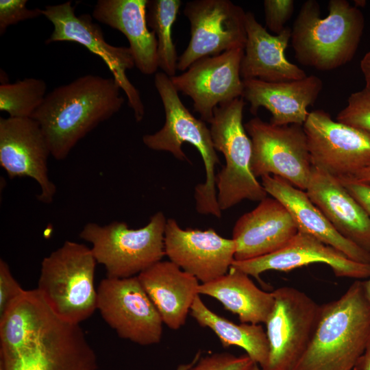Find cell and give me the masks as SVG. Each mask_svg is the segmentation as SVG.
I'll return each instance as SVG.
<instances>
[{"label": "cell", "instance_id": "cell-39", "mask_svg": "<svg viewBox=\"0 0 370 370\" xmlns=\"http://www.w3.org/2000/svg\"><path fill=\"white\" fill-rule=\"evenodd\" d=\"M350 178L358 182L370 184V164Z\"/></svg>", "mask_w": 370, "mask_h": 370}, {"label": "cell", "instance_id": "cell-21", "mask_svg": "<svg viewBox=\"0 0 370 370\" xmlns=\"http://www.w3.org/2000/svg\"><path fill=\"white\" fill-rule=\"evenodd\" d=\"M245 29L247 40L241 64L243 79L284 82L307 76L304 71L285 56V49L291 38V28L286 27L280 34L272 35L258 22L252 12H247Z\"/></svg>", "mask_w": 370, "mask_h": 370}, {"label": "cell", "instance_id": "cell-1", "mask_svg": "<svg viewBox=\"0 0 370 370\" xmlns=\"http://www.w3.org/2000/svg\"><path fill=\"white\" fill-rule=\"evenodd\" d=\"M114 77L88 74L47 94L32 116L48 143L51 155L64 160L77 143L124 103Z\"/></svg>", "mask_w": 370, "mask_h": 370}, {"label": "cell", "instance_id": "cell-28", "mask_svg": "<svg viewBox=\"0 0 370 370\" xmlns=\"http://www.w3.org/2000/svg\"><path fill=\"white\" fill-rule=\"evenodd\" d=\"M190 314L203 327L211 330L224 347L236 346L263 369L268 360L269 342L266 331L260 324H236L211 310L198 295L191 306Z\"/></svg>", "mask_w": 370, "mask_h": 370}, {"label": "cell", "instance_id": "cell-8", "mask_svg": "<svg viewBox=\"0 0 370 370\" xmlns=\"http://www.w3.org/2000/svg\"><path fill=\"white\" fill-rule=\"evenodd\" d=\"M244 126L252 143L254 175L278 176L306 191L312 164L303 125H275L255 117Z\"/></svg>", "mask_w": 370, "mask_h": 370}, {"label": "cell", "instance_id": "cell-26", "mask_svg": "<svg viewBox=\"0 0 370 370\" xmlns=\"http://www.w3.org/2000/svg\"><path fill=\"white\" fill-rule=\"evenodd\" d=\"M198 292L219 301L245 323H265L275 303L273 292L260 289L249 275L232 267L223 276L199 284Z\"/></svg>", "mask_w": 370, "mask_h": 370}, {"label": "cell", "instance_id": "cell-2", "mask_svg": "<svg viewBox=\"0 0 370 370\" xmlns=\"http://www.w3.org/2000/svg\"><path fill=\"white\" fill-rule=\"evenodd\" d=\"M370 338V301L356 280L338 299L320 305L309 345L293 370H353Z\"/></svg>", "mask_w": 370, "mask_h": 370}, {"label": "cell", "instance_id": "cell-32", "mask_svg": "<svg viewBox=\"0 0 370 370\" xmlns=\"http://www.w3.org/2000/svg\"><path fill=\"white\" fill-rule=\"evenodd\" d=\"M254 364L247 355L236 356L230 353H216L200 357L188 370H249Z\"/></svg>", "mask_w": 370, "mask_h": 370}, {"label": "cell", "instance_id": "cell-9", "mask_svg": "<svg viewBox=\"0 0 370 370\" xmlns=\"http://www.w3.org/2000/svg\"><path fill=\"white\" fill-rule=\"evenodd\" d=\"M273 293V308L264 323L269 353L262 369L293 370L309 345L320 305L293 287H281Z\"/></svg>", "mask_w": 370, "mask_h": 370}, {"label": "cell", "instance_id": "cell-11", "mask_svg": "<svg viewBox=\"0 0 370 370\" xmlns=\"http://www.w3.org/2000/svg\"><path fill=\"white\" fill-rule=\"evenodd\" d=\"M97 292V310L120 338L143 346L160 342L163 321L137 276L106 277Z\"/></svg>", "mask_w": 370, "mask_h": 370}, {"label": "cell", "instance_id": "cell-7", "mask_svg": "<svg viewBox=\"0 0 370 370\" xmlns=\"http://www.w3.org/2000/svg\"><path fill=\"white\" fill-rule=\"evenodd\" d=\"M245 102L243 97L214 108L210 133L216 151L225 164L216 175L217 201L225 210L244 199L262 201L267 196L251 169L252 143L243 123Z\"/></svg>", "mask_w": 370, "mask_h": 370}, {"label": "cell", "instance_id": "cell-36", "mask_svg": "<svg viewBox=\"0 0 370 370\" xmlns=\"http://www.w3.org/2000/svg\"><path fill=\"white\" fill-rule=\"evenodd\" d=\"M347 192L363 208L370 217V184L350 177L338 178Z\"/></svg>", "mask_w": 370, "mask_h": 370}, {"label": "cell", "instance_id": "cell-16", "mask_svg": "<svg viewBox=\"0 0 370 370\" xmlns=\"http://www.w3.org/2000/svg\"><path fill=\"white\" fill-rule=\"evenodd\" d=\"M47 139L38 123L31 118H0V165L10 179L27 177L40 187L38 199L53 201L56 193L50 180Z\"/></svg>", "mask_w": 370, "mask_h": 370}, {"label": "cell", "instance_id": "cell-10", "mask_svg": "<svg viewBox=\"0 0 370 370\" xmlns=\"http://www.w3.org/2000/svg\"><path fill=\"white\" fill-rule=\"evenodd\" d=\"M4 370H97V357L79 324L56 317L25 347L0 351Z\"/></svg>", "mask_w": 370, "mask_h": 370}, {"label": "cell", "instance_id": "cell-33", "mask_svg": "<svg viewBox=\"0 0 370 370\" xmlns=\"http://www.w3.org/2000/svg\"><path fill=\"white\" fill-rule=\"evenodd\" d=\"M27 3V0L0 1L1 35H3L10 25L42 15V9H29Z\"/></svg>", "mask_w": 370, "mask_h": 370}, {"label": "cell", "instance_id": "cell-34", "mask_svg": "<svg viewBox=\"0 0 370 370\" xmlns=\"http://www.w3.org/2000/svg\"><path fill=\"white\" fill-rule=\"evenodd\" d=\"M263 4L266 27L276 35L280 34L293 14L294 1L264 0Z\"/></svg>", "mask_w": 370, "mask_h": 370}, {"label": "cell", "instance_id": "cell-41", "mask_svg": "<svg viewBox=\"0 0 370 370\" xmlns=\"http://www.w3.org/2000/svg\"><path fill=\"white\" fill-rule=\"evenodd\" d=\"M366 296L370 301V276L368 280L363 281Z\"/></svg>", "mask_w": 370, "mask_h": 370}, {"label": "cell", "instance_id": "cell-23", "mask_svg": "<svg viewBox=\"0 0 370 370\" xmlns=\"http://www.w3.org/2000/svg\"><path fill=\"white\" fill-rule=\"evenodd\" d=\"M261 179V184L267 194L287 208L299 231L314 236L354 261L370 264V253L339 234L305 190L278 176L267 175Z\"/></svg>", "mask_w": 370, "mask_h": 370}, {"label": "cell", "instance_id": "cell-5", "mask_svg": "<svg viewBox=\"0 0 370 370\" xmlns=\"http://www.w3.org/2000/svg\"><path fill=\"white\" fill-rule=\"evenodd\" d=\"M97 263L90 248L71 241L43 258L36 288L58 318L79 324L97 310Z\"/></svg>", "mask_w": 370, "mask_h": 370}, {"label": "cell", "instance_id": "cell-42", "mask_svg": "<svg viewBox=\"0 0 370 370\" xmlns=\"http://www.w3.org/2000/svg\"><path fill=\"white\" fill-rule=\"evenodd\" d=\"M249 370H262L257 364L254 363Z\"/></svg>", "mask_w": 370, "mask_h": 370}, {"label": "cell", "instance_id": "cell-13", "mask_svg": "<svg viewBox=\"0 0 370 370\" xmlns=\"http://www.w3.org/2000/svg\"><path fill=\"white\" fill-rule=\"evenodd\" d=\"M184 14L190 25V39L178 58L177 69L185 71L199 59L245 48L246 12L230 0H194Z\"/></svg>", "mask_w": 370, "mask_h": 370}, {"label": "cell", "instance_id": "cell-18", "mask_svg": "<svg viewBox=\"0 0 370 370\" xmlns=\"http://www.w3.org/2000/svg\"><path fill=\"white\" fill-rule=\"evenodd\" d=\"M313 263L326 264L337 277L365 279L370 276V264L354 261L314 236L300 231L278 251L251 260H234L232 267L262 282L260 275L264 271H288Z\"/></svg>", "mask_w": 370, "mask_h": 370}, {"label": "cell", "instance_id": "cell-14", "mask_svg": "<svg viewBox=\"0 0 370 370\" xmlns=\"http://www.w3.org/2000/svg\"><path fill=\"white\" fill-rule=\"evenodd\" d=\"M313 166L338 177H352L370 164V136L334 121L330 114L309 112L303 125Z\"/></svg>", "mask_w": 370, "mask_h": 370}, {"label": "cell", "instance_id": "cell-25", "mask_svg": "<svg viewBox=\"0 0 370 370\" xmlns=\"http://www.w3.org/2000/svg\"><path fill=\"white\" fill-rule=\"evenodd\" d=\"M147 0H99L92 16L125 36L135 66L149 75L156 73L159 66L156 36L147 22Z\"/></svg>", "mask_w": 370, "mask_h": 370}, {"label": "cell", "instance_id": "cell-3", "mask_svg": "<svg viewBox=\"0 0 370 370\" xmlns=\"http://www.w3.org/2000/svg\"><path fill=\"white\" fill-rule=\"evenodd\" d=\"M328 10V16L321 18L319 3L305 1L291 29L296 59L319 71H331L349 62L365 26L361 11L346 0H330Z\"/></svg>", "mask_w": 370, "mask_h": 370}, {"label": "cell", "instance_id": "cell-24", "mask_svg": "<svg viewBox=\"0 0 370 370\" xmlns=\"http://www.w3.org/2000/svg\"><path fill=\"white\" fill-rule=\"evenodd\" d=\"M137 277L163 323L174 330L183 326L199 295V280L170 260H161Z\"/></svg>", "mask_w": 370, "mask_h": 370}, {"label": "cell", "instance_id": "cell-15", "mask_svg": "<svg viewBox=\"0 0 370 370\" xmlns=\"http://www.w3.org/2000/svg\"><path fill=\"white\" fill-rule=\"evenodd\" d=\"M244 48L202 58L183 73L170 77L178 92L191 98L194 110L208 123L219 105L242 97L243 80L241 64Z\"/></svg>", "mask_w": 370, "mask_h": 370}, {"label": "cell", "instance_id": "cell-37", "mask_svg": "<svg viewBox=\"0 0 370 370\" xmlns=\"http://www.w3.org/2000/svg\"><path fill=\"white\" fill-rule=\"evenodd\" d=\"M353 370H370V338L363 353L357 360Z\"/></svg>", "mask_w": 370, "mask_h": 370}, {"label": "cell", "instance_id": "cell-30", "mask_svg": "<svg viewBox=\"0 0 370 370\" xmlns=\"http://www.w3.org/2000/svg\"><path fill=\"white\" fill-rule=\"evenodd\" d=\"M47 84L41 79L25 78L0 86V110L9 117L31 118L43 102Z\"/></svg>", "mask_w": 370, "mask_h": 370}, {"label": "cell", "instance_id": "cell-12", "mask_svg": "<svg viewBox=\"0 0 370 370\" xmlns=\"http://www.w3.org/2000/svg\"><path fill=\"white\" fill-rule=\"evenodd\" d=\"M42 15L53 25V31L46 43L74 42L99 56L112 73V77L121 89L125 92L136 121H140L145 114L144 105L138 90L126 76V71L135 66L130 48L108 44L104 38L102 29L92 22L90 15L76 16L71 1L47 5L42 9Z\"/></svg>", "mask_w": 370, "mask_h": 370}, {"label": "cell", "instance_id": "cell-22", "mask_svg": "<svg viewBox=\"0 0 370 370\" xmlns=\"http://www.w3.org/2000/svg\"><path fill=\"white\" fill-rule=\"evenodd\" d=\"M306 192L339 234L370 253V217L338 177L312 166Z\"/></svg>", "mask_w": 370, "mask_h": 370}, {"label": "cell", "instance_id": "cell-19", "mask_svg": "<svg viewBox=\"0 0 370 370\" xmlns=\"http://www.w3.org/2000/svg\"><path fill=\"white\" fill-rule=\"evenodd\" d=\"M298 231L287 208L275 198L267 197L236 221L232 231L236 245L234 260L273 253L285 246Z\"/></svg>", "mask_w": 370, "mask_h": 370}, {"label": "cell", "instance_id": "cell-38", "mask_svg": "<svg viewBox=\"0 0 370 370\" xmlns=\"http://www.w3.org/2000/svg\"><path fill=\"white\" fill-rule=\"evenodd\" d=\"M360 69L365 77V87L370 88V51L365 55L360 61Z\"/></svg>", "mask_w": 370, "mask_h": 370}, {"label": "cell", "instance_id": "cell-6", "mask_svg": "<svg viewBox=\"0 0 370 370\" xmlns=\"http://www.w3.org/2000/svg\"><path fill=\"white\" fill-rule=\"evenodd\" d=\"M166 218L162 212L152 215L148 223L130 229L125 222L113 221L106 225L88 223L79 236L92 245L97 263L103 265L108 278L137 276L166 256Z\"/></svg>", "mask_w": 370, "mask_h": 370}, {"label": "cell", "instance_id": "cell-29", "mask_svg": "<svg viewBox=\"0 0 370 370\" xmlns=\"http://www.w3.org/2000/svg\"><path fill=\"white\" fill-rule=\"evenodd\" d=\"M180 0H147V25L158 42V66L169 77L176 75L178 58L172 38V27L181 6Z\"/></svg>", "mask_w": 370, "mask_h": 370}, {"label": "cell", "instance_id": "cell-40", "mask_svg": "<svg viewBox=\"0 0 370 370\" xmlns=\"http://www.w3.org/2000/svg\"><path fill=\"white\" fill-rule=\"evenodd\" d=\"M201 357V352H199L196 354L194 358L190 362L186 364H182L179 365L175 370H188L194 364L197 362L199 358Z\"/></svg>", "mask_w": 370, "mask_h": 370}, {"label": "cell", "instance_id": "cell-17", "mask_svg": "<svg viewBox=\"0 0 370 370\" xmlns=\"http://www.w3.org/2000/svg\"><path fill=\"white\" fill-rule=\"evenodd\" d=\"M236 249L232 238L221 236L212 228L184 230L175 219L166 221L165 255L201 284L212 282L229 271L234 261Z\"/></svg>", "mask_w": 370, "mask_h": 370}, {"label": "cell", "instance_id": "cell-20", "mask_svg": "<svg viewBox=\"0 0 370 370\" xmlns=\"http://www.w3.org/2000/svg\"><path fill=\"white\" fill-rule=\"evenodd\" d=\"M242 97L250 103V112L256 114L263 107L271 114L275 125H303L309 112L307 108L317 100L323 82L310 75L305 78L284 82H268L257 79H243Z\"/></svg>", "mask_w": 370, "mask_h": 370}, {"label": "cell", "instance_id": "cell-35", "mask_svg": "<svg viewBox=\"0 0 370 370\" xmlns=\"http://www.w3.org/2000/svg\"><path fill=\"white\" fill-rule=\"evenodd\" d=\"M19 283L12 275L8 263L0 260V317L8 309L12 303L23 292Z\"/></svg>", "mask_w": 370, "mask_h": 370}, {"label": "cell", "instance_id": "cell-4", "mask_svg": "<svg viewBox=\"0 0 370 370\" xmlns=\"http://www.w3.org/2000/svg\"><path fill=\"white\" fill-rule=\"evenodd\" d=\"M154 84L164 106V126L152 134H145L143 142L154 151L171 153L177 160H188L182 149L184 143L193 145L199 152L205 167L206 180L195 188V208L199 214L221 217L216 188L215 167L220 164L210 129L201 119L195 117L182 102L170 77L163 72L155 74Z\"/></svg>", "mask_w": 370, "mask_h": 370}, {"label": "cell", "instance_id": "cell-27", "mask_svg": "<svg viewBox=\"0 0 370 370\" xmlns=\"http://www.w3.org/2000/svg\"><path fill=\"white\" fill-rule=\"evenodd\" d=\"M56 317L37 288L25 290L0 317V351L25 347Z\"/></svg>", "mask_w": 370, "mask_h": 370}, {"label": "cell", "instance_id": "cell-31", "mask_svg": "<svg viewBox=\"0 0 370 370\" xmlns=\"http://www.w3.org/2000/svg\"><path fill=\"white\" fill-rule=\"evenodd\" d=\"M336 121L370 136V88L365 87L351 94L346 107L338 113Z\"/></svg>", "mask_w": 370, "mask_h": 370}]
</instances>
